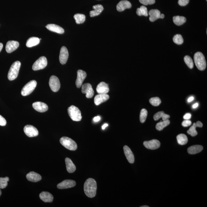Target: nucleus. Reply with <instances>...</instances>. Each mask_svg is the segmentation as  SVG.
Listing matches in <instances>:
<instances>
[{"label":"nucleus","mask_w":207,"mask_h":207,"mask_svg":"<svg viewBox=\"0 0 207 207\" xmlns=\"http://www.w3.org/2000/svg\"><path fill=\"white\" fill-rule=\"evenodd\" d=\"M86 195L90 198L95 197L97 190V183L94 179L90 178L85 181L84 186Z\"/></svg>","instance_id":"1"},{"label":"nucleus","mask_w":207,"mask_h":207,"mask_svg":"<svg viewBox=\"0 0 207 207\" xmlns=\"http://www.w3.org/2000/svg\"><path fill=\"white\" fill-rule=\"evenodd\" d=\"M194 62L196 66L200 71H203L206 69V62L204 55L201 52H197L194 55Z\"/></svg>","instance_id":"2"},{"label":"nucleus","mask_w":207,"mask_h":207,"mask_svg":"<svg viewBox=\"0 0 207 207\" xmlns=\"http://www.w3.org/2000/svg\"><path fill=\"white\" fill-rule=\"evenodd\" d=\"M21 63L19 61H16L12 64L8 74V78L10 81L14 80L18 77L21 68Z\"/></svg>","instance_id":"3"},{"label":"nucleus","mask_w":207,"mask_h":207,"mask_svg":"<svg viewBox=\"0 0 207 207\" xmlns=\"http://www.w3.org/2000/svg\"><path fill=\"white\" fill-rule=\"evenodd\" d=\"M60 141L61 144L68 150L74 151L77 149V143L74 140L68 137H62L60 138Z\"/></svg>","instance_id":"4"},{"label":"nucleus","mask_w":207,"mask_h":207,"mask_svg":"<svg viewBox=\"0 0 207 207\" xmlns=\"http://www.w3.org/2000/svg\"><path fill=\"white\" fill-rule=\"evenodd\" d=\"M68 114L73 121H80L82 119V114L79 109L75 106L71 105L68 109Z\"/></svg>","instance_id":"5"},{"label":"nucleus","mask_w":207,"mask_h":207,"mask_svg":"<svg viewBox=\"0 0 207 207\" xmlns=\"http://www.w3.org/2000/svg\"><path fill=\"white\" fill-rule=\"evenodd\" d=\"M37 85V82L35 80L31 81L28 82L22 90L21 92L22 95L24 96L29 95L35 89Z\"/></svg>","instance_id":"6"},{"label":"nucleus","mask_w":207,"mask_h":207,"mask_svg":"<svg viewBox=\"0 0 207 207\" xmlns=\"http://www.w3.org/2000/svg\"><path fill=\"white\" fill-rule=\"evenodd\" d=\"M47 65V60L45 57H41L38 58L32 66V69L34 71L44 69Z\"/></svg>","instance_id":"7"},{"label":"nucleus","mask_w":207,"mask_h":207,"mask_svg":"<svg viewBox=\"0 0 207 207\" xmlns=\"http://www.w3.org/2000/svg\"><path fill=\"white\" fill-rule=\"evenodd\" d=\"M49 84L51 90L54 92H57L60 88V83L58 78L55 76H51Z\"/></svg>","instance_id":"8"},{"label":"nucleus","mask_w":207,"mask_h":207,"mask_svg":"<svg viewBox=\"0 0 207 207\" xmlns=\"http://www.w3.org/2000/svg\"><path fill=\"white\" fill-rule=\"evenodd\" d=\"M24 132L29 137L38 136V131L36 128L32 125H26L24 128Z\"/></svg>","instance_id":"9"},{"label":"nucleus","mask_w":207,"mask_h":207,"mask_svg":"<svg viewBox=\"0 0 207 207\" xmlns=\"http://www.w3.org/2000/svg\"><path fill=\"white\" fill-rule=\"evenodd\" d=\"M82 93L86 94V96L87 98H91L94 96V90L90 83H86L82 85Z\"/></svg>","instance_id":"10"},{"label":"nucleus","mask_w":207,"mask_h":207,"mask_svg":"<svg viewBox=\"0 0 207 207\" xmlns=\"http://www.w3.org/2000/svg\"><path fill=\"white\" fill-rule=\"evenodd\" d=\"M86 73L82 70H79L77 71V77L76 81V86L80 88L82 86L83 81L86 77Z\"/></svg>","instance_id":"11"},{"label":"nucleus","mask_w":207,"mask_h":207,"mask_svg":"<svg viewBox=\"0 0 207 207\" xmlns=\"http://www.w3.org/2000/svg\"><path fill=\"white\" fill-rule=\"evenodd\" d=\"M69 57V53H68V49L65 46H62L61 49L59 56V60L60 63L62 65H64L66 64Z\"/></svg>","instance_id":"12"},{"label":"nucleus","mask_w":207,"mask_h":207,"mask_svg":"<svg viewBox=\"0 0 207 207\" xmlns=\"http://www.w3.org/2000/svg\"><path fill=\"white\" fill-rule=\"evenodd\" d=\"M76 185V182L74 180H66L58 184L57 185V188L59 189H68L74 187Z\"/></svg>","instance_id":"13"},{"label":"nucleus","mask_w":207,"mask_h":207,"mask_svg":"<svg viewBox=\"0 0 207 207\" xmlns=\"http://www.w3.org/2000/svg\"><path fill=\"white\" fill-rule=\"evenodd\" d=\"M144 145L147 149L155 150L160 147V143L158 140L154 139L149 141H144Z\"/></svg>","instance_id":"14"},{"label":"nucleus","mask_w":207,"mask_h":207,"mask_svg":"<svg viewBox=\"0 0 207 207\" xmlns=\"http://www.w3.org/2000/svg\"><path fill=\"white\" fill-rule=\"evenodd\" d=\"M32 106L34 109L40 113H44L48 110V106L46 103L41 102H34Z\"/></svg>","instance_id":"15"},{"label":"nucleus","mask_w":207,"mask_h":207,"mask_svg":"<svg viewBox=\"0 0 207 207\" xmlns=\"http://www.w3.org/2000/svg\"><path fill=\"white\" fill-rule=\"evenodd\" d=\"M19 46L18 42L15 41H9L7 42L6 46V50L7 53H10L13 52L16 50Z\"/></svg>","instance_id":"16"},{"label":"nucleus","mask_w":207,"mask_h":207,"mask_svg":"<svg viewBox=\"0 0 207 207\" xmlns=\"http://www.w3.org/2000/svg\"><path fill=\"white\" fill-rule=\"evenodd\" d=\"M96 91L99 94H106L109 91L108 84L104 82H101L96 88Z\"/></svg>","instance_id":"17"},{"label":"nucleus","mask_w":207,"mask_h":207,"mask_svg":"<svg viewBox=\"0 0 207 207\" xmlns=\"http://www.w3.org/2000/svg\"><path fill=\"white\" fill-rule=\"evenodd\" d=\"M132 7V5L130 2L124 0L120 2L117 6V10L119 12L123 11L126 9H130Z\"/></svg>","instance_id":"18"},{"label":"nucleus","mask_w":207,"mask_h":207,"mask_svg":"<svg viewBox=\"0 0 207 207\" xmlns=\"http://www.w3.org/2000/svg\"><path fill=\"white\" fill-rule=\"evenodd\" d=\"M109 98V96L106 94H99L94 98V102L96 105H98L106 102Z\"/></svg>","instance_id":"19"},{"label":"nucleus","mask_w":207,"mask_h":207,"mask_svg":"<svg viewBox=\"0 0 207 207\" xmlns=\"http://www.w3.org/2000/svg\"><path fill=\"white\" fill-rule=\"evenodd\" d=\"M124 154L129 163H133L135 161L134 156L130 148L127 146H124Z\"/></svg>","instance_id":"20"},{"label":"nucleus","mask_w":207,"mask_h":207,"mask_svg":"<svg viewBox=\"0 0 207 207\" xmlns=\"http://www.w3.org/2000/svg\"><path fill=\"white\" fill-rule=\"evenodd\" d=\"M26 178L29 181L33 182L40 181L42 179V177L39 174L34 172H31L26 175Z\"/></svg>","instance_id":"21"},{"label":"nucleus","mask_w":207,"mask_h":207,"mask_svg":"<svg viewBox=\"0 0 207 207\" xmlns=\"http://www.w3.org/2000/svg\"><path fill=\"white\" fill-rule=\"evenodd\" d=\"M40 197L45 203H52L54 200V197L50 193L43 191L40 194Z\"/></svg>","instance_id":"22"},{"label":"nucleus","mask_w":207,"mask_h":207,"mask_svg":"<svg viewBox=\"0 0 207 207\" xmlns=\"http://www.w3.org/2000/svg\"><path fill=\"white\" fill-rule=\"evenodd\" d=\"M203 126V124L200 121H197V123H194L192 126L187 131V133L191 136H195L197 134V132L196 129V128L197 127H202Z\"/></svg>","instance_id":"23"},{"label":"nucleus","mask_w":207,"mask_h":207,"mask_svg":"<svg viewBox=\"0 0 207 207\" xmlns=\"http://www.w3.org/2000/svg\"><path fill=\"white\" fill-rule=\"evenodd\" d=\"M94 10H91L90 12V15L91 17H94L98 16L102 13L104 10L103 6L100 4L96 5L93 7Z\"/></svg>","instance_id":"24"},{"label":"nucleus","mask_w":207,"mask_h":207,"mask_svg":"<svg viewBox=\"0 0 207 207\" xmlns=\"http://www.w3.org/2000/svg\"><path fill=\"white\" fill-rule=\"evenodd\" d=\"M49 30L52 32L57 33L59 34H63L64 33V30L61 26L54 24H49L46 26Z\"/></svg>","instance_id":"25"},{"label":"nucleus","mask_w":207,"mask_h":207,"mask_svg":"<svg viewBox=\"0 0 207 207\" xmlns=\"http://www.w3.org/2000/svg\"><path fill=\"white\" fill-rule=\"evenodd\" d=\"M149 15H150L149 20L150 21L153 22L158 18H160L161 13L159 10L157 9H152L149 12Z\"/></svg>","instance_id":"26"},{"label":"nucleus","mask_w":207,"mask_h":207,"mask_svg":"<svg viewBox=\"0 0 207 207\" xmlns=\"http://www.w3.org/2000/svg\"><path fill=\"white\" fill-rule=\"evenodd\" d=\"M65 161L68 172L69 173H73L75 172L76 169V166L70 159L66 158H65Z\"/></svg>","instance_id":"27"},{"label":"nucleus","mask_w":207,"mask_h":207,"mask_svg":"<svg viewBox=\"0 0 207 207\" xmlns=\"http://www.w3.org/2000/svg\"><path fill=\"white\" fill-rule=\"evenodd\" d=\"M203 149V147L201 145H195L188 148V152L190 154H195L201 152Z\"/></svg>","instance_id":"28"},{"label":"nucleus","mask_w":207,"mask_h":207,"mask_svg":"<svg viewBox=\"0 0 207 207\" xmlns=\"http://www.w3.org/2000/svg\"><path fill=\"white\" fill-rule=\"evenodd\" d=\"M40 42V38L36 37H32L29 38L26 43V46L30 48L38 45Z\"/></svg>","instance_id":"29"},{"label":"nucleus","mask_w":207,"mask_h":207,"mask_svg":"<svg viewBox=\"0 0 207 207\" xmlns=\"http://www.w3.org/2000/svg\"><path fill=\"white\" fill-rule=\"evenodd\" d=\"M161 118H162L163 121H164L169 119L170 118V116L169 115L165 113L163 111L158 112L156 113L153 116V119L155 121L158 120Z\"/></svg>","instance_id":"30"},{"label":"nucleus","mask_w":207,"mask_h":207,"mask_svg":"<svg viewBox=\"0 0 207 207\" xmlns=\"http://www.w3.org/2000/svg\"><path fill=\"white\" fill-rule=\"evenodd\" d=\"M186 18L184 17L176 16L173 17V21L174 24L177 26H180L186 22Z\"/></svg>","instance_id":"31"},{"label":"nucleus","mask_w":207,"mask_h":207,"mask_svg":"<svg viewBox=\"0 0 207 207\" xmlns=\"http://www.w3.org/2000/svg\"><path fill=\"white\" fill-rule=\"evenodd\" d=\"M177 138L178 144L181 145H184L188 143L187 137L184 134H180L177 135Z\"/></svg>","instance_id":"32"},{"label":"nucleus","mask_w":207,"mask_h":207,"mask_svg":"<svg viewBox=\"0 0 207 207\" xmlns=\"http://www.w3.org/2000/svg\"><path fill=\"white\" fill-rule=\"evenodd\" d=\"M170 124V121L169 119L163 121L162 122L158 123L156 125V128L157 130L161 131Z\"/></svg>","instance_id":"33"},{"label":"nucleus","mask_w":207,"mask_h":207,"mask_svg":"<svg viewBox=\"0 0 207 207\" xmlns=\"http://www.w3.org/2000/svg\"><path fill=\"white\" fill-rule=\"evenodd\" d=\"M136 13L138 16H144L147 17L148 16V10L147 7L144 6H141L140 8L137 9Z\"/></svg>","instance_id":"34"},{"label":"nucleus","mask_w":207,"mask_h":207,"mask_svg":"<svg viewBox=\"0 0 207 207\" xmlns=\"http://www.w3.org/2000/svg\"><path fill=\"white\" fill-rule=\"evenodd\" d=\"M74 18L77 24H81L85 22L86 16L82 14H77L74 15Z\"/></svg>","instance_id":"35"},{"label":"nucleus","mask_w":207,"mask_h":207,"mask_svg":"<svg viewBox=\"0 0 207 207\" xmlns=\"http://www.w3.org/2000/svg\"><path fill=\"white\" fill-rule=\"evenodd\" d=\"M185 63L187 65L188 67L190 69H192L194 67L193 62L192 59L189 56H186L184 58Z\"/></svg>","instance_id":"36"},{"label":"nucleus","mask_w":207,"mask_h":207,"mask_svg":"<svg viewBox=\"0 0 207 207\" xmlns=\"http://www.w3.org/2000/svg\"><path fill=\"white\" fill-rule=\"evenodd\" d=\"M148 115L147 110L145 109H143L141 110L140 113V120L141 123L145 122L147 119Z\"/></svg>","instance_id":"37"},{"label":"nucleus","mask_w":207,"mask_h":207,"mask_svg":"<svg viewBox=\"0 0 207 207\" xmlns=\"http://www.w3.org/2000/svg\"><path fill=\"white\" fill-rule=\"evenodd\" d=\"M174 42L177 45L183 44L184 42L183 37L180 34H177L174 36L173 38Z\"/></svg>","instance_id":"38"},{"label":"nucleus","mask_w":207,"mask_h":207,"mask_svg":"<svg viewBox=\"0 0 207 207\" xmlns=\"http://www.w3.org/2000/svg\"><path fill=\"white\" fill-rule=\"evenodd\" d=\"M149 102L154 106H158L161 104V100L158 97H154L150 99Z\"/></svg>","instance_id":"39"},{"label":"nucleus","mask_w":207,"mask_h":207,"mask_svg":"<svg viewBox=\"0 0 207 207\" xmlns=\"http://www.w3.org/2000/svg\"><path fill=\"white\" fill-rule=\"evenodd\" d=\"M9 177H6L5 178H0V188L4 189L7 186L8 181H9Z\"/></svg>","instance_id":"40"},{"label":"nucleus","mask_w":207,"mask_h":207,"mask_svg":"<svg viewBox=\"0 0 207 207\" xmlns=\"http://www.w3.org/2000/svg\"><path fill=\"white\" fill-rule=\"evenodd\" d=\"M140 2L144 5L147 6L154 4L155 0H139Z\"/></svg>","instance_id":"41"},{"label":"nucleus","mask_w":207,"mask_h":207,"mask_svg":"<svg viewBox=\"0 0 207 207\" xmlns=\"http://www.w3.org/2000/svg\"><path fill=\"white\" fill-rule=\"evenodd\" d=\"M192 124L191 121L189 120H185L182 123V125L184 127H187L191 125Z\"/></svg>","instance_id":"42"},{"label":"nucleus","mask_w":207,"mask_h":207,"mask_svg":"<svg viewBox=\"0 0 207 207\" xmlns=\"http://www.w3.org/2000/svg\"><path fill=\"white\" fill-rule=\"evenodd\" d=\"M189 1V0H178V4L181 6H185L188 4Z\"/></svg>","instance_id":"43"},{"label":"nucleus","mask_w":207,"mask_h":207,"mask_svg":"<svg viewBox=\"0 0 207 207\" xmlns=\"http://www.w3.org/2000/svg\"><path fill=\"white\" fill-rule=\"evenodd\" d=\"M6 124H7V122L5 119L0 115V125L4 126L6 125Z\"/></svg>","instance_id":"44"},{"label":"nucleus","mask_w":207,"mask_h":207,"mask_svg":"<svg viewBox=\"0 0 207 207\" xmlns=\"http://www.w3.org/2000/svg\"><path fill=\"white\" fill-rule=\"evenodd\" d=\"M191 115L190 113H187L184 115L183 118L185 120H189L191 119Z\"/></svg>","instance_id":"45"},{"label":"nucleus","mask_w":207,"mask_h":207,"mask_svg":"<svg viewBox=\"0 0 207 207\" xmlns=\"http://www.w3.org/2000/svg\"><path fill=\"white\" fill-rule=\"evenodd\" d=\"M101 117H100L99 116L95 117L94 118L93 120L95 122H98L100 120Z\"/></svg>","instance_id":"46"},{"label":"nucleus","mask_w":207,"mask_h":207,"mask_svg":"<svg viewBox=\"0 0 207 207\" xmlns=\"http://www.w3.org/2000/svg\"><path fill=\"white\" fill-rule=\"evenodd\" d=\"M194 98L193 97H191L189 98L188 99V102H191L194 100Z\"/></svg>","instance_id":"47"},{"label":"nucleus","mask_w":207,"mask_h":207,"mask_svg":"<svg viewBox=\"0 0 207 207\" xmlns=\"http://www.w3.org/2000/svg\"><path fill=\"white\" fill-rule=\"evenodd\" d=\"M108 126V124H104V125H102V129L103 130L105 129L106 128V127Z\"/></svg>","instance_id":"48"},{"label":"nucleus","mask_w":207,"mask_h":207,"mask_svg":"<svg viewBox=\"0 0 207 207\" xmlns=\"http://www.w3.org/2000/svg\"><path fill=\"white\" fill-rule=\"evenodd\" d=\"M198 105L199 104L197 103L194 104V105H193V108L194 109L197 108V107L198 106Z\"/></svg>","instance_id":"49"},{"label":"nucleus","mask_w":207,"mask_h":207,"mask_svg":"<svg viewBox=\"0 0 207 207\" xmlns=\"http://www.w3.org/2000/svg\"><path fill=\"white\" fill-rule=\"evenodd\" d=\"M3 47V45L2 43H0V52H1L2 50Z\"/></svg>","instance_id":"50"},{"label":"nucleus","mask_w":207,"mask_h":207,"mask_svg":"<svg viewBox=\"0 0 207 207\" xmlns=\"http://www.w3.org/2000/svg\"><path fill=\"white\" fill-rule=\"evenodd\" d=\"M165 15L163 14H161L160 15V18H164Z\"/></svg>","instance_id":"51"},{"label":"nucleus","mask_w":207,"mask_h":207,"mask_svg":"<svg viewBox=\"0 0 207 207\" xmlns=\"http://www.w3.org/2000/svg\"><path fill=\"white\" fill-rule=\"evenodd\" d=\"M141 207H149V206H141Z\"/></svg>","instance_id":"52"},{"label":"nucleus","mask_w":207,"mask_h":207,"mask_svg":"<svg viewBox=\"0 0 207 207\" xmlns=\"http://www.w3.org/2000/svg\"><path fill=\"white\" fill-rule=\"evenodd\" d=\"M1 194H2V192H1V188H0V196H1Z\"/></svg>","instance_id":"53"},{"label":"nucleus","mask_w":207,"mask_h":207,"mask_svg":"<svg viewBox=\"0 0 207 207\" xmlns=\"http://www.w3.org/2000/svg\"><path fill=\"white\" fill-rule=\"evenodd\" d=\"M206 1H207V0H206Z\"/></svg>","instance_id":"54"}]
</instances>
